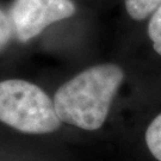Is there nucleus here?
<instances>
[{"mask_svg":"<svg viewBox=\"0 0 161 161\" xmlns=\"http://www.w3.org/2000/svg\"><path fill=\"white\" fill-rule=\"evenodd\" d=\"M123 80L124 70L114 64L82 70L62 84L53 96L58 118L82 130H98L106 121Z\"/></svg>","mask_w":161,"mask_h":161,"instance_id":"1","label":"nucleus"},{"mask_svg":"<svg viewBox=\"0 0 161 161\" xmlns=\"http://www.w3.org/2000/svg\"><path fill=\"white\" fill-rule=\"evenodd\" d=\"M64 123L53 98L38 85L10 78L0 80V125L24 135H48Z\"/></svg>","mask_w":161,"mask_h":161,"instance_id":"2","label":"nucleus"},{"mask_svg":"<svg viewBox=\"0 0 161 161\" xmlns=\"http://www.w3.org/2000/svg\"><path fill=\"white\" fill-rule=\"evenodd\" d=\"M75 11L72 0H14L8 17L14 37L26 43L49 25L72 17Z\"/></svg>","mask_w":161,"mask_h":161,"instance_id":"3","label":"nucleus"},{"mask_svg":"<svg viewBox=\"0 0 161 161\" xmlns=\"http://www.w3.org/2000/svg\"><path fill=\"white\" fill-rule=\"evenodd\" d=\"M129 16L135 20H143L161 5V0H124Z\"/></svg>","mask_w":161,"mask_h":161,"instance_id":"4","label":"nucleus"},{"mask_svg":"<svg viewBox=\"0 0 161 161\" xmlns=\"http://www.w3.org/2000/svg\"><path fill=\"white\" fill-rule=\"evenodd\" d=\"M146 143L152 155L161 161V114L152 121L146 131Z\"/></svg>","mask_w":161,"mask_h":161,"instance_id":"5","label":"nucleus"},{"mask_svg":"<svg viewBox=\"0 0 161 161\" xmlns=\"http://www.w3.org/2000/svg\"><path fill=\"white\" fill-rule=\"evenodd\" d=\"M148 35L154 50L161 56V5L152 13L148 25Z\"/></svg>","mask_w":161,"mask_h":161,"instance_id":"6","label":"nucleus"},{"mask_svg":"<svg viewBox=\"0 0 161 161\" xmlns=\"http://www.w3.org/2000/svg\"><path fill=\"white\" fill-rule=\"evenodd\" d=\"M14 34H13L11 19L0 8V52H3L8 46Z\"/></svg>","mask_w":161,"mask_h":161,"instance_id":"7","label":"nucleus"}]
</instances>
